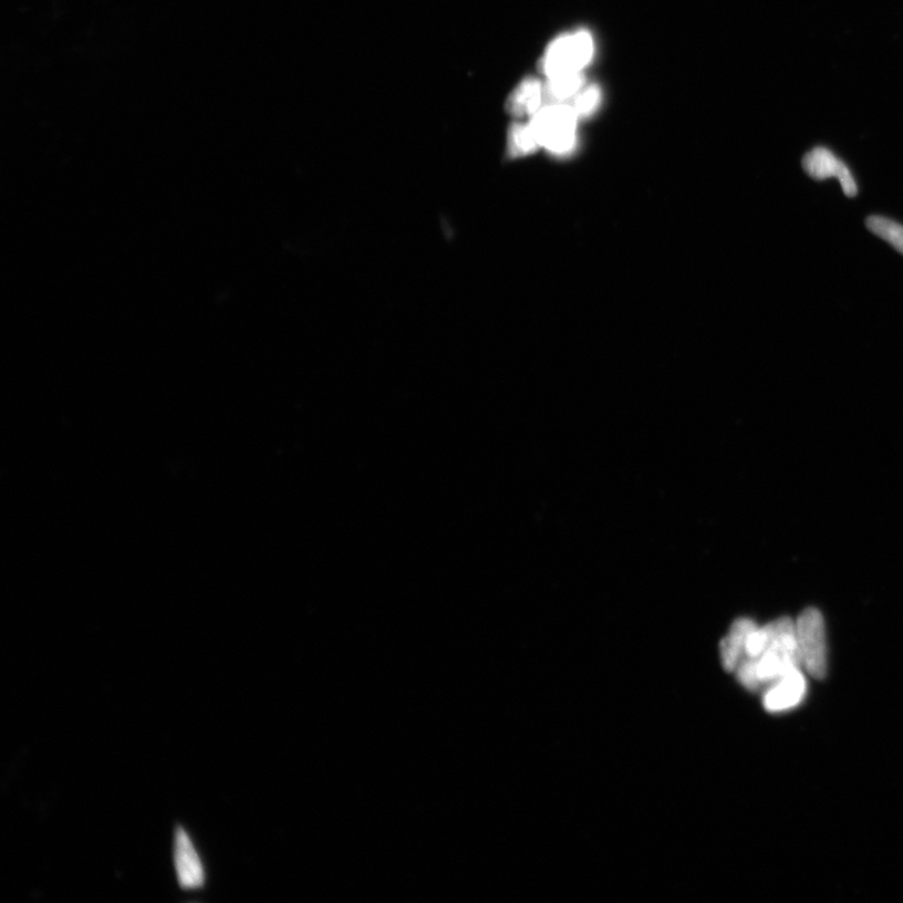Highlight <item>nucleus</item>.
Here are the masks:
<instances>
[{
	"instance_id": "1",
	"label": "nucleus",
	"mask_w": 903,
	"mask_h": 903,
	"mask_svg": "<svg viewBox=\"0 0 903 903\" xmlns=\"http://www.w3.org/2000/svg\"><path fill=\"white\" fill-rule=\"evenodd\" d=\"M768 627L770 639L765 653L756 661L740 662L734 672L739 683L750 692L769 686L797 667H803L795 621L780 617Z\"/></svg>"
},
{
	"instance_id": "2",
	"label": "nucleus",
	"mask_w": 903,
	"mask_h": 903,
	"mask_svg": "<svg viewBox=\"0 0 903 903\" xmlns=\"http://www.w3.org/2000/svg\"><path fill=\"white\" fill-rule=\"evenodd\" d=\"M577 112L563 103H550L531 117L530 125L540 148L567 155L577 145Z\"/></svg>"
},
{
	"instance_id": "3",
	"label": "nucleus",
	"mask_w": 903,
	"mask_h": 903,
	"mask_svg": "<svg viewBox=\"0 0 903 903\" xmlns=\"http://www.w3.org/2000/svg\"><path fill=\"white\" fill-rule=\"evenodd\" d=\"M594 51V40L588 32L562 35L546 51L542 71L548 79L580 73L591 62Z\"/></svg>"
},
{
	"instance_id": "4",
	"label": "nucleus",
	"mask_w": 903,
	"mask_h": 903,
	"mask_svg": "<svg viewBox=\"0 0 903 903\" xmlns=\"http://www.w3.org/2000/svg\"><path fill=\"white\" fill-rule=\"evenodd\" d=\"M796 632L805 671L817 681L828 672L824 620L817 609H807L796 621Z\"/></svg>"
},
{
	"instance_id": "5",
	"label": "nucleus",
	"mask_w": 903,
	"mask_h": 903,
	"mask_svg": "<svg viewBox=\"0 0 903 903\" xmlns=\"http://www.w3.org/2000/svg\"><path fill=\"white\" fill-rule=\"evenodd\" d=\"M174 864L181 889L200 890L205 886L206 872L200 853L183 826L175 828Z\"/></svg>"
},
{
	"instance_id": "6",
	"label": "nucleus",
	"mask_w": 903,
	"mask_h": 903,
	"mask_svg": "<svg viewBox=\"0 0 903 903\" xmlns=\"http://www.w3.org/2000/svg\"><path fill=\"white\" fill-rule=\"evenodd\" d=\"M803 167L806 173L814 178V180H826V178L835 177L841 183L845 196L854 197L858 195L859 188L855 185L854 178L843 162L830 149L817 147L808 153L803 158Z\"/></svg>"
},
{
	"instance_id": "7",
	"label": "nucleus",
	"mask_w": 903,
	"mask_h": 903,
	"mask_svg": "<svg viewBox=\"0 0 903 903\" xmlns=\"http://www.w3.org/2000/svg\"><path fill=\"white\" fill-rule=\"evenodd\" d=\"M807 692L806 677L801 667L789 672L779 681L768 686L764 704L769 713L793 709L801 704Z\"/></svg>"
},
{
	"instance_id": "8",
	"label": "nucleus",
	"mask_w": 903,
	"mask_h": 903,
	"mask_svg": "<svg viewBox=\"0 0 903 903\" xmlns=\"http://www.w3.org/2000/svg\"><path fill=\"white\" fill-rule=\"evenodd\" d=\"M757 624L749 619H740L733 624L727 637L720 644V656L724 670L736 672L745 653V644L750 630Z\"/></svg>"
},
{
	"instance_id": "9",
	"label": "nucleus",
	"mask_w": 903,
	"mask_h": 903,
	"mask_svg": "<svg viewBox=\"0 0 903 903\" xmlns=\"http://www.w3.org/2000/svg\"><path fill=\"white\" fill-rule=\"evenodd\" d=\"M544 87L538 80H526L519 87H517L510 101H508V110L516 117H532L543 106Z\"/></svg>"
},
{
	"instance_id": "10",
	"label": "nucleus",
	"mask_w": 903,
	"mask_h": 903,
	"mask_svg": "<svg viewBox=\"0 0 903 903\" xmlns=\"http://www.w3.org/2000/svg\"><path fill=\"white\" fill-rule=\"evenodd\" d=\"M583 87V77L581 73H570L557 75V77L549 79L544 86V98L551 103H563L577 94Z\"/></svg>"
},
{
	"instance_id": "11",
	"label": "nucleus",
	"mask_w": 903,
	"mask_h": 903,
	"mask_svg": "<svg viewBox=\"0 0 903 903\" xmlns=\"http://www.w3.org/2000/svg\"><path fill=\"white\" fill-rule=\"evenodd\" d=\"M868 228L879 238L888 241L891 247L903 253V225L883 216H871Z\"/></svg>"
},
{
	"instance_id": "12",
	"label": "nucleus",
	"mask_w": 903,
	"mask_h": 903,
	"mask_svg": "<svg viewBox=\"0 0 903 903\" xmlns=\"http://www.w3.org/2000/svg\"><path fill=\"white\" fill-rule=\"evenodd\" d=\"M508 146H510L508 149H510L512 156L529 155L540 148L530 122L512 126L510 137H508Z\"/></svg>"
},
{
	"instance_id": "13",
	"label": "nucleus",
	"mask_w": 903,
	"mask_h": 903,
	"mask_svg": "<svg viewBox=\"0 0 903 903\" xmlns=\"http://www.w3.org/2000/svg\"><path fill=\"white\" fill-rule=\"evenodd\" d=\"M601 101V92L596 86L582 89L573 101L572 108L579 117H588L596 111Z\"/></svg>"
}]
</instances>
